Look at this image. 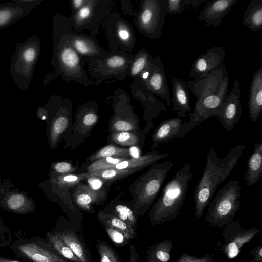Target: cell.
<instances>
[{
    "label": "cell",
    "mask_w": 262,
    "mask_h": 262,
    "mask_svg": "<svg viewBox=\"0 0 262 262\" xmlns=\"http://www.w3.org/2000/svg\"><path fill=\"white\" fill-rule=\"evenodd\" d=\"M25 199L21 194L12 195L7 202L8 208L15 212H21L24 207Z\"/></svg>",
    "instance_id": "obj_41"
},
{
    "label": "cell",
    "mask_w": 262,
    "mask_h": 262,
    "mask_svg": "<svg viewBox=\"0 0 262 262\" xmlns=\"http://www.w3.org/2000/svg\"><path fill=\"white\" fill-rule=\"evenodd\" d=\"M9 247L24 262H70L56 252L45 238L27 237L22 231H17Z\"/></svg>",
    "instance_id": "obj_6"
},
{
    "label": "cell",
    "mask_w": 262,
    "mask_h": 262,
    "mask_svg": "<svg viewBox=\"0 0 262 262\" xmlns=\"http://www.w3.org/2000/svg\"><path fill=\"white\" fill-rule=\"evenodd\" d=\"M40 50V40L37 36H31L24 42L16 45L11 58L10 74L20 89H28Z\"/></svg>",
    "instance_id": "obj_5"
},
{
    "label": "cell",
    "mask_w": 262,
    "mask_h": 262,
    "mask_svg": "<svg viewBox=\"0 0 262 262\" xmlns=\"http://www.w3.org/2000/svg\"><path fill=\"white\" fill-rule=\"evenodd\" d=\"M85 1L82 0H75L73 1L74 6L76 8H79Z\"/></svg>",
    "instance_id": "obj_55"
},
{
    "label": "cell",
    "mask_w": 262,
    "mask_h": 262,
    "mask_svg": "<svg viewBox=\"0 0 262 262\" xmlns=\"http://www.w3.org/2000/svg\"><path fill=\"white\" fill-rule=\"evenodd\" d=\"M237 1H210L200 12L196 19L199 21H204L205 26L217 28Z\"/></svg>",
    "instance_id": "obj_17"
},
{
    "label": "cell",
    "mask_w": 262,
    "mask_h": 262,
    "mask_svg": "<svg viewBox=\"0 0 262 262\" xmlns=\"http://www.w3.org/2000/svg\"><path fill=\"white\" fill-rule=\"evenodd\" d=\"M68 119L64 116H59L54 121L52 129L51 137L52 141H56L59 136L67 129Z\"/></svg>",
    "instance_id": "obj_38"
},
{
    "label": "cell",
    "mask_w": 262,
    "mask_h": 262,
    "mask_svg": "<svg viewBox=\"0 0 262 262\" xmlns=\"http://www.w3.org/2000/svg\"><path fill=\"white\" fill-rule=\"evenodd\" d=\"M141 169H117L108 168L88 172L89 176L97 177L110 184L121 181Z\"/></svg>",
    "instance_id": "obj_28"
},
{
    "label": "cell",
    "mask_w": 262,
    "mask_h": 262,
    "mask_svg": "<svg viewBox=\"0 0 262 262\" xmlns=\"http://www.w3.org/2000/svg\"><path fill=\"white\" fill-rule=\"evenodd\" d=\"M152 57L146 51H143L136 59L131 69L132 74L136 75L149 65Z\"/></svg>",
    "instance_id": "obj_37"
},
{
    "label": "cell",
    "mask_w": 262,
    "mask_h": 262,
    "mask_svg": "<svg viewBox=\"0 0 262 262\" xmlns=\"http://www.w3.org/2000/svg\"><path fill=\"white\" fill-rule=\"evenodd\" d=\"M107 195V192L95 191L83 183L78 184L73 192L74 203L88 213H94L93 205H103Z\"/></svg>",
    "instance_id": "obj_18"
},
{
    "label": "cell",
    "mask_w": 262,
    "mask_h": 262,
    "mask_svg": "<svg viewBox=\"0 0 262 262\" xmlns=\"http://www.w3.org/2000/svg\"><path fill=\"white\" fill-rule=\"evenodd\" d=\"M192 177L191 165L186 163L166 184L148 213V217L152 225H161L177 217Z\"/></svg>",
    "instance_id": "obj_2"
},
{
    "label": "cell",
    "mask_w": 262,
    "mask_h": 262,
    "mask_svg": "<svg viewBox=\"0 0 262 262\" xmlns=\"http://www.w3.org/2000/svg\"><path fill=\"white\" fill-rule=\"evenodd\" d=\"M91 13V10L90 7L85 6L83 7L79 11L78 13V17L80 19H84L88 17Z\"/></svg>",
    "instance_id": "obj_50"
},
{
    "label": "cell",
    "mask_w": 262,
    "mask_h": 262,
    "mask_svg": "<svg viewBox=\"0 0 262 262\" xmlns=\"http://www.w3.org/2000/svg\"><path fill=\"white\" fill-rule=\"evenodd\" d=\"M85 180L89 187L97 192H108V187L111 185L97 177L89 176Z\"/></svg>",
    "instance_id": "obj_39"
},
{
    "label": "cell",
    "mask_w": 262,
    "mask_h": 262,
    "mask_svg": "<svg viewBox=\"0 0 262 262\" xmlns=\"http://www.w3.org/2000/svg\"><path fill=\"white\" fill-rule=\"evenodd\" d=\"M127 159L122 158L106 157L92 162L87 167V172L108 169L119 162Z\"/></svg>",
    "instance_id": "obj_35"
},
{
    "label": "cell",
    "mask_w": 262,
    "mask_h": 262,
    "mask_svg": "<svg viewBox=\"0 0 262 262\" xmlns=\"http://www.w3.org/2000/svg\"><path fill=\"white\" fill-rule=\"evenodd\" d=\"M262 176V142L254 144V151L249 156L247 169L244 177L246 185L252 186L259 181Z\"/></svg>",
    "instance_id": "obj_23"
},
{
    "label": "cell",
    "mask_w": 262,
    "mask_h": 262,
    "mask_svg": "<svg viewBox=\"0 0 262 262\" xmlns=\"http://www.w3.org/2000/svg\"><path fill=\"white\" fill-rule=\"evenodd\" d=\"M239 180H231L222 187L208 206L205 223L223 229L233 220L241 206Z\"/></svg>",
    "instance_id": "obj_4"
},
{
    "label": "cell",
    "mask_w": 262,
    "mask_h": 262,
    "mask_svg": "<svg viewBox=\"0 0 262 262\" xmlns=\"http://www.w3.org/2000/svg\"><path fill=\"white\" fill-rule=\"evenodd\" d=\"M250 254L253 256V259L250 262H262V246H256L250 251Z\"/></svg>",
    "instance_id": "obj_47"
},
{
    "label": "cell",
    "mask_w": 262,
    "mask_h": 262,
    "mask_svg": "<svg viewBox=\"0 0 262 262\" xmlns=\"http://www.w3.org/2000/svg\"><path fill=\"white\" fill-rule=\"evenodd\" d=\"M118 35L122 40L127 41L130 37L128 30L125 28H121L118 31Z\"/></svg>",
    "instance_id": "obj_51"
},
{
    "label": "cell",
    "mask_w": 262,
    "mask_h": 262,
    "mask_svg": "<svg viewBox=\"0 0 262 262\" xmlns=\"http://www.w3.org/2000/svg\"><path fill=\"white\" fill-rule=\"evenodd\" d=\"M129 154L131 158H138L139 156V149L137 146H131L129 148Z\"/></svg>",
    "instance_id": "obj_53"
},
{
    "label": "cell",
    "mask_w": 262,
    "mask_h": 262,
    "mask_svg": "<svg viewBox=\"0 0 262 262\" xmlns=\"http://www.w3.org/2000/svg\"><path fill=\"white\" fill-rule=\"evenodd\" d=\"M148 68L149 72L146 78L148 89L160 97L161 100H164L168 107H171L168 84L160 56L155 59L152 58Z\"/></svg>",
    "instance_id": "obj_14"
},
{
    "label": "cell",
    "mask_w": 262,
    "mask_h": 262,
    "mask_svg": "<svg viewBox=\"0 0 262 262\" xmlns=\"http://www.w3.org/2000/svg\"><path fill=\"white\" fill-rule=\"evenodd\" d=\"M125 62V59L119 56H115L108 59L107 64L111 68L122 67Z\"/></svg>",
    "instance_id": "obj_46"
},
{
    "label": "cell",
    "mask_w": 262,
    "mask_h": 262,
    "mask_svg": "<svg viewBox=\"0 0 262 262\" xmlns=\"http://www.w3.org/2000/svg\"><path fill=\"white\" fill-rule=\"evenodd\" d=\"M242 22L252 31L262 29V0L250 2L243 14Z\"/></svg>",
    "instance_id": "obj_24"
},
{
    "label": "cell",
    "mask_w": 262,
    "mask_h": 262,
    "mask_svg": "<svg viewBox=\"0 0 262 262\" xmlns=\"http://www.w3.org/2000/svg\"><path fill=\"white\" fill-rule=\"evenodd\" d=\"M103 227L108 237L117 247H123L133 239L130 236L122 231L107 226Z\"/></svg>",
    "instance_id": "obj_36"
},
{
    "label": "cell",
    "mask_w": 262,
    "mask_h": 262,
    "mask_svg": "<svg viewBox=\"0 0 262 262\" xmlns=\"http://www.w3.org/2000/svg\"><path fill=\"white\" fill-rule=\"evenodd\" d=\"M96 249L99 256L100 262H121L118 253L106 241L98 239Z\"/></svg>",
    "instance_id": "obj_31"
},
{
    "label": "cell",
    "mask_w": 262,
    "mask_h": 262,
    "mask_svg": "<svg viewBox=\"0 0 262 262\" xmlns=\"http://www.w3.org/2000/svg\"><path fill=\"white\" fill-rule=\"evenodd\" d=\"M240 99L239 83L238 80H235L220 112L214 116L224 128L227 131L233 130L240 120L242 113Z\"/></svg>",
    "instance_id": "obj_10"
},
{
    "label": "cell",
    "mask_w": 262,
    "mask_h": 262,
    "mask_svg": "<svg viewBox=\"0 0 262 262\" xmlns=\"http://www.w3.org/2000/svg\"><path fill=\"white\" fill-rule=\"evenodd\" d=\"M129 249V262H139L140 256L137 251L136 248L134 245H130Z\"/></svg>",
    "instance_id": "obj_48"
},
{
    "label": "cell",
    "mask_w": 262,
    "mask_h": 262,
    "mask_svg": "<svg viewBox=\"0 0 262 262\" xmlns=\"http://www.w3.org/2000/svg\"><path fill=\"white\" fill-rule=\"evenodd\" d=\"M89 177V173L85 172L79 174H67L58 176L56 178V183L62 188L68 190L74 188L81 181L85 180Z\"/></svg>",
    "instance_id": "obj_34"
},
{
    "label": "cell",
    "mask_w": 262,
    "mask_h": 262,
    "mask_svg": "<svg viewBox=\"0 0 262 262\" xmlns=\"http://www.w3.org/2000/svg\"><path fill=\"white\" fill-rule=\"evenodd\" d=\"M245 147L242 144L235 146L223 159L219 158L213 147L209 149L203 174L194 189L193 200L197 220L202 216L219 185L230 175Z\"/></svg>",
    "instance_id": "obj_1"
},
{
    "label": "cell",
    "mask_w": 262,
    "mask_h": 262,
    "mask_svg": "<svg viewBox=\"0 0 262 262\" xmlns=\"http://www.w3.org/2000/svg\"><path fill=\"white\" fill-rule=\"evenodd\" d=\"M52 231L70 248L81 262H92L90 252L71 225L57 222Z\"/></svg>",
    "instance_id": "obj_15"
},
{
    "label": "cell",
    "mask_w": 262,
    "mask_h": 262,
    "mask_svg": "<svg viewBox=\"0 0 262 262\" xmlns=\"http://www.w3.org/2000/svg\"><path fill=\"white\" fill-rule=\"evenodd\" d=\"M173 242L165 239L147 248L146 262H169L173 248Z\"/></svg>",
    "instance_id": "obj_25"
},
{
    "label": "cell",
    "mask_w": 262,
    "mask_h": 262,
    "mask_svg": "<svg viewBox=\"0 0 262 262\" xmlns=\"http://www.w3.org/2000/svg\"><path fill=\"white\" fill-rule=\"evenodd\" d=\"M12 236H8L0 233V248H4L9 246L12 241Z\"/></svg>",
    "instance_id": "obj_49"
},
{
    "label": "cell",
    "mask_w": 262,
    "mask_h": 262,
    "mask_svg": "<svg viewBox=\"0 0 262 262\" xmlns=\"http://www.w3.org/2000/svg\"><path fill=\"white\" fill-rule=\"evenodd\" d=\"M172 82L173 109L178 117H186L191 110L187 82L173 76Z\"/></svg>",
    "instance_id": "obj_20"
},
{
    "label": "cell",
    "mask_w": 262,
    "mask_h": 262,
    "mask_svg": "<svg viewBox=\"0 0 262 262\" xmlns=\"http://www.w3.org/2000/svg\"><path fill=\"white\" fill-rule=\"evenodd\" d=\"M207 0H166V14H178L181 13L186 7H197Z\"/></svg>",
    "instance_id": "obj_32"
},
{
    "label": "cell",
    "mask_w": 262,
    "mask_h": 262,
    "mask_svg": "<svg viewBox=\"0 0 262 262\" xmlns=\"http://www.w3.org/2000/svg\"><path fill=\"white\" fill-rule=\"evenodd\" d=\"M54 170L60 175L72 174L76 171V168L70 162L62 161L56 163L54 165Z\"/></svg>",
    "instance_id": "obj_43"
},
{
    "label": "cell",
    "mask_w": 262,
    "mask_h": 262,
    "mask_svg": "<svg viewBox=\"0 0 262 262\" xmlns=\"http://www.w3.org/2000/svg\"><path fill=\"white\" fill-rule=\"evenodd\" d=\"M248 110L252 122L256 121L262 112V66L253 73L250 86Z\"/></svg>",
    "instance_id": "obj_19"
},
{
    "label": "cell",
    "mask_w": 262,
    "mask_h": 262,
    "mask_svg": "<svg viewBox=\"0 0 262 262\" xmlns=\"http://www.w3.org/2000/svg\"><path fill=\"white\" fill-rule=\"evenodd\" d=\"M189 121L185 123H183V120L179 117L170 118L162 122L152 135L153 143L150 148H155L160 144L167 143L173 138H183L202 123L192 112L189 113Z\"/></svg>",
    "instance_id": "obj_9"
},
{
    "label": "cell",
    "mask_w": 262,
    "mask_h": 262,
    "mask_svg": "<svg viewBox=\"0 0 262 262\" xmlns=\"http://www.w3.org/2000/svg\"><path fill=\"white\" fill-rule=\"evenodd\" d=\"M96 216L103 226H107L122 231L130 236L132 239L138 235L137 228L115 216L105 213L102 209L98 210Z\"/></svg>",
    "instance_id": "obj_26"
},
{
    "label": "cell",
    "mask_w": 262,
    "mask_h": 262,
    "mask_svg": "<svg viewBox=\"0 0 262 262\" xmlns=\"http://www.w3.org/2000/svg\"><path fill=\"white\" fill-rule=\"evenodd\" d=\"M123 193V192L120 193L106 205L102 210L105 213L115 216L137 228L139 216L135 213L127 202L121 199Z\"/></svg>",
    "instance_id": "obj_21"
},
{
    "label": "cell",
    "mask_w": 262,
    "mask_h": 262,
    "mask_svg": "<svg viewBox=\"0 0 262 262\" xmlns=\"http://www.w3.org/2000/svg\"><path fill=\"white\" fill-rule=\"evenodd\" d=\"M175 262H216L215 259L209 253H206L202 257H198L189 255L184 252Z\"/></svg>",
    "instance_id": "obj_42"
},
{
    "label": "cell",
    "mask_w": 262,
    "mask_h": 262,
    "mask_svg": "<svg viewBox=\"0 0 262 262\" xmlns=\"http://www.w3.org/2000/svg\"><path fill=\"white\" fill-rule=\"evenodd\" d=\"M166 0H147L143 3L138 24L148 37H160L166 17Z\"/></svg>",
    "instance_id": "obj_8"
},
{
    "label": "cell",
    "mask_w": 262,
    "mask_h": 262,
    "mask_svg": "<svg viewBox=\"0 0 262 262\" xmlns=\"http://www.w3.org/2000/svg\"><path fill=\"white\" fill-rule=\"evenodd\" d=\"M167 153H160L156 150L148 152L138 158L124 160L110 168L117 169H142L151 166L160 160L169 157Z\"/></svg>",
    "instance_id": "obj_22"
},
{
    "label": "cell",
    "mask_w": 262,
    "mask_h": 262,
    "mask_svg": "<svg viewBox=\"0 0 262 262\" xmlns=\"http://www.w3.org/2000/svg\"><path fill=\"white\" fill-rule=\"evenodd\" d=\"M0 233L3 234L12 236V233L10 229L6 226L2 221L0 219Z\"/></svg>",
    "instance_id": "obj_52"
},
{
    "label": "cell",
    "mask_w": 262,
    "mask_h": 262,
    "mask_svg": "<svg viewBox=\"0 0 262 262\" xmlns=\"http://www.w3.org/2000/svg\"><path fill=\"white\" fill-rule=\"evenodd\" d=\"M226 52L223 47L214 46L200 55L192 65L189 76L194 80L202 79L223 64Z\"/></svg>",
    "instance_id": "obj_12"
},
{
    "label": "cell",
    "mask_w": 262,
    "mask_h": 262,
    "mask_svg": "<svg viewBox=\"0 0 262 262\" xmlns=\"http://www.w3.org/2000/svg\"><path fill=\"white\" fill-rule=\"evenodd\" d=\"M40 0H13L0 4V30L29 14L41 3Z\"/></svg>",
    "instance_id": "obj_13"
},
{
    "label": "cell",
    "mask_w": 262,
    "mask_h": 262,
    "mask_svg": "<svg viewBox=\"0 0 262 262\" xmlns=\"http://www.w3.org/2000/svg\"><path fill=\"white\" fill-rule=\"evenodd\" d=\"M73 45L75 49L81 54H89L92 51L91 47L83 39L80 38L75 39Z\"/></svg>",
    "instance_id": "obj_44"
},
{
    "label": "cell",
    "mask_w": 262,
    "mask_h": 262,
    "mask_svg": "<svg viewBox=\"0 0 262 262\" xmlns=\"http://www.w3.org/2000/svg\"><path fill=\"white\" fill-rule=\"evenodd\" d=\"M106 157L131 158L129 148H121L113 144H109L90 156L86 161L93 162L97 160Z\"/></svg>",
    "instance_id": "obj_29"
},
{
    "label": "cell",
    "mask_w": 262,
    "mask_h": 262,
    "mask_svg": "<svg viewBox=\"0 0 262 262\" xmlns=\"http://www.w3.org/2000/svg\"><path fill=\"white\" fill-rule=\"evenodd\" d=\"M110 138L113 142L122 146H137L140 142L139 136L132 132L112 133Z\"/></svg>",
    "instance_id": "obj_30"
},
{
    "label": "cell",
    "mask_w": 262,
    "mask_h": 262,
    "mask_svg": "<svg viewBox=\"0 0 262 262\" xmlns=\"http://www.w3.org/2000/svg\"><path fill=\"white\" fill-rule=\"evenodd\" d=\"M97 120V115L92 113L86 114L82 120L83 125L86 127H89L94 125Z\"/></svg>",
    "instance_id": "obj_45"
},
{
    "label": "cell",
    "mask_w": 262,
    "mask_h": 262,
    "mask_svg": "<svg viewBox=\"0 0 262 262\" xmlns=\"http://www.w3.org/2000/svg\"><path fill=\"white\" fill-rule=\"evenodd\" d=\"M111 128L112 133L132 132L137 130V126L130 121L118 119L113 121Z\"/></svg>",
    "instance_id": "obj_40"
},
{
    "label": "cell",
    "mask_w": 262,
    "mask_h": 262,
    "mask_svg": "<svg viewBox=\"0 0 262 262\" xmlns=\"http://www.w3.org/2000/svg\"><path fill=\"white\" fill-rule=\"evenodd\" d=\"M229 82L228 74L217 91L196 100L192 113L202 123L219 114L228 94Z\"/></svg>",
    "instance_id": "obj_11"
},
{
    "label": "cell",
    "mask_w": 262,
    "mask_h": 262,
    "mask_svg": "<svg viewBox=\"0 0 262 262\" xmlns=\"http://www.w3.org/2000/svg\"><path fill=\"white\" fill-rule=\"evenodd\" d=\"M57 58L59 63L69 68H75L79 63V59L76 52L70 47H64L57 51Z\"/></svg>",
    "instance_id": "obj_33"
},
{
    "label": "cell",
    "mask_w": 262,
    "mask_h": 262,
    "mask_svg": "<svg viewBox=\"0 0 262 262\" xmlns=\"http://www.w3.org/2000/svg\"><path fill=\"white\" fill-rule=\"evenodd\" d=\"M0 262H21L20 261L0 256Z\"/></svg>",
    "instance_id": "obj_54"
},
{
    "label": "cell",
    "mask_w": 262,
    "mask_h": 262,
    "mask_svg": "<svg viewBox=\"0 0 262 262\" xmlns=\"http://www.w3.org/2000/svg\"><path fill=\"white\" fill-rule=\"evenodd\" d=\"M45 238L52 248L64 258L70 262H81L64 242L52 230L45 234Z\"/></svg>",
    "instance_id": "obj_27"
},
{
    "label": "cell",
    "mask_w": 262,
    "mask_h": 262,
    "mask_svg": "<svg viewBox=\"0 0 262 262\" xmlns=\"http://www.w3.org/2000/svg\"><path fill=\"white\" fill-rule=\"evenodd\" d=\"M227 75L223 63L204 78L188 81L187 87L198 100L217 91Z\"/></svg>",
    "instance_id": "obj_16"
},
{
    "label": "cell",
    "mask_w": 262,
    "mask_h": 262,
    "mask_svg": "<svg viewBox=\"0 0 262 262\" xmlns=\"http://www.w3.org/2000/svg\"><path fill=\"white\" fill-rule=\"evenodd\" d=\"M173 165L171 160L156 162L130 185L132 199L127 202L138 216L144 215L153 205Z\"/></svg>",
    "instance_id": "obj_3"
},
{
    "label": "cell",
    "mask_w": 262,
    "mask_h": 262,
    "mask_svg": "<svg viewBox=\"0 0 262 262\" xmlns=\"http://www.w3.org/2000/svg\"><path fill=\"white\" fill-rule=\"evenodd\" d=\"M223 229L221 235L223 241L219 245L220 248L215 249L221 252L229 259H233L237 256L242 247L260 232L254 227L243 228L239 220L234 219L227 223Z\"/></svg>",
    "instance_id": "obj_7"
}]
</instances>
